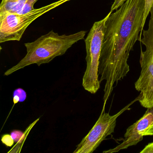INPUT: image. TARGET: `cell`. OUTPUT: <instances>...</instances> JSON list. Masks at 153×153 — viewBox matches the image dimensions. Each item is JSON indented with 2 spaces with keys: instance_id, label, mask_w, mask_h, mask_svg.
I'll return each mask as SVG.
<instances>
[{
  "instance_id": "10",
  "label": "cell",
  "mask_w": 153,
  "mask_h": 153,
  "mask_svg": "<svg viewBox=\"0 0 153 153\" xmlns=\"http://www.w3.org/2000/svg\"><path fill=\"white\" fill-rule=\"evenodd\" d=\"M38 1V0H27L21 10L19 11L17 14L23 15L33 11L35 9L34 5Z\"/></svg>"
},
{
  "instance_id": "7",
  "label": "cell",
  "mask_w": 153,
  "mask_h": 153,
  "mask_svg": "<svg viewBox=\"0 0 153 153\" xmlns=\"http://www.w3.org/2000/svg\"><path fill=\"white\" fill-rule=\"evenodd\" d=\"M153 123V106L147 108L143 116L127 129L124 139L121 143L113 149L103 151V153H113L136 146L142 140V133Z\"/></svg>"
},
{
  "instance_id": "3",
  "label": "cell",
  "mask_w": 153,
  "mask_h": 153,
  "mask_svg": "<svg viewBox=\"0 0 153 153\" xmlns=\"http://www.w3.org/2000/svg\"><path fill=\"white\" fill-rule=\"evenodd\" d=\"M148 28L143 30L139 41L145 45L146 50L140 51L141 71L135 83L136 90L140 92L138 101L145 108L153 106V6L150 10Z\"/></svg>"
},
{
  "instance_id": "16",
  "label": "cell",
  "mask_w": 153,
  "mask_h": 153,
  "mask_svg": "<svg viewBox=\"0 0 153 153\" xmlns=\"http://www.w3.org/2000/svg\"><path fill=\"white\" fill-rule=\"evenodd\" d=\"M142 136H153V123L147 129L142 133Z\"/></svg>"
},
{
  "instance_id": "5",
  "label": "cell",
  "mask_w": 153,
  "mask_h": 153,
  "mask_svg": "<svg viewBox=\"0 0 153 153\" xmlns=\"http://www.w3.org/2000/svg\"><path fill=\"white\" fill-rule=\"evenodd\" d=\"M69 1L59 0L23 15L7 13L0 15V43L20 41L27 28L36 19Z\"/></svg>"
},
{
  "instance_id": "12",
  "label": "cell",
  "mask_w": 153,
  "mask_h": 153,
  "mask_svg": "<svg viewBox=\"0 0 153 153\" xmlns=\"http://www.w3.org/2000/svg\"><path fill=\"white\" fill-rule=\"evenodd\" d=\"M13 95H16L19 98V102H24L27 98V94L25 91L22 88H18L14 90Z\"/></svg>"
},
{
  "instance_id": "9",
  "label": "cell",
  "mask_w": 153,
  "mask_h": 153,
  "mask_svg": "<svg viewBox=\"0 0 153 153\" xmlns=\"http://www.w3.org/2000/svg\"><path fill=\"white\" fill-rule=\"evenodd\" d=\"M39 119H40L38 118L37 120H36L34 122H33L32 124H30V126L27 128L26 131H25V132H24V135L22 136L21 139L17 142V143L16 145L15 146H14V147L12 149V150L9 151L8 153H10V152H11V153H14V152H16V153L19 152H19H20L21 149H22V147H23L24 142H25L26 139L27 137L28 133L30 132L31 129L34 126L36 123L38 121Z\"/></svg>"
},
{
  "instance_id": "1",
  "label": "cell",
  "mask_w": 153,
  "mask_h": 153,
  "mask_svg": "<svg viewBox=\"0 0 153 153\" xmlns=\"http://www.w3.org/2000/svg\"><path fill=\"white\" fill-rule=\"evenodd\" d=\"M145 0H126L105 23L99 60L100 83L105 80L103 108L119 81L130 71V53L142 36Z\"/></svg>"
},
{
  "instance_id": "8",
  "label": "cell",
  "mask_w": 153,
  "mask_h": 153,
  "mask_svg": "<svg viewBox=\"0 0 153 153\" xmlns=\"http://www.w3.org/2000/svg\"><path fill=\"white\" fill-rule=\"evenodd\" d=\"M27 0H2L0 5V15L6 13L17 14Z\"/></svg>"
},
{
  "instance_id": "15",
  "label": "cell",
  "mask_w": 153,
  "mask_h": 153,
  "mask_svg": "<svg viewBox=\"0 0 153 153\" xmlns=\"http://www.w3.org/2000/svg\"><path fill=\"white\" fill-rule=\"evenodd\" d=\"M126 1V0H114V2L111 7V12H113L114 10L118 9L123 3Z\"/></svg>"
},
{
  "instance_id": "2",
  "label": "cell",
  "mask_w": 153,
  "mask_h": 153,
  "mask_svg": "<svg viewBox=\"0 0 153 153\" xmlns=\"http://www.w3.org/2000/svg\"><path fill=\"white\" fill-rule=\"evenodd\" d=\"M86 32L80 31L69 35H59L51 30L34 42L26 43V55L16 65L7 70L4 76H9L32 64L40 66L49 63L57 56L65 54L73 45L84 39Z\"/></svg>"
},
{
  "instance_id": "4",
  "label": "cell",
  "mask_w": 153,
  "mask_h": 153,
  "mask_svg": "<svg viewBox=\"0 0 153 153\" xmlns=\"http://www.w3.org/2000/svg\"><path fill=\"white\" fill-rule=\"evenodd\" d=\"M110 12L104 18L95 22L85 39L86 69L82 79L85 90L92 94L97 92L100 87L98 75L99 60L103 41L105 23Z\"/></svg>"
},
{
  "instance_id": "6",
  "label": "cell",
  "mask_w": 153,
  "mask_h": 153,
  "mask_svg": "<svg viewBox=\"0 0 153 153\" xmlns=\"http://www.w3.org/2000/svg\"><path fill=\"white\" fill-rule=\"evenodd\" d=\"M138 101L137 97L113 115L105 112L102 109V113L94 127L88 134L83 138L77 146L74 153H92L100 146L106 137L114 132L117 119L125 111L130 110V106Z\"/></svg>"
},
{
  "instance_id": "13",
  "label": "cell",
  "mask_w": 153,
  "mask_h": 153,
  "mask_svg": "<svg viewBox=\"0 0 153 153\" xmlns=\"http://www.w3.org/2000/svg\"><path fill=\"white\" fill-rule=\"evenodd\" d=\"M1 140L2 143L8 147H10L13 146L15 141L11 135L8 134L2 135Z\"/></svg>"
},
{
  "instance_id": "11",
  "label": "cell",
  "mask_w": 153,
  "mask_h": 153,
  "mask_svg": "<svg viewBox=\"0 0 153 153\" xmlns=\"http://www.w3.org/2000/svg\"><path fill=\"white\" fill-rule=\"evenodd\" d=\"M153 6V0H145V9L142 21V29L143 30L147 18L150 13V10Z\"/></svg>"
},
{
  "instance_id": "14",
  "label": "cell",
  "mask_w": 153,
  "mask_h": 153,
  "mask_svg": "<svg viewBox=\"0 0 153 153\" xmlns=\"http://www.w3.org/2000/svg\"><path fill=\"white\" fill-rule=\"evenodd\" d=\"M24 134V132L21 131L16 130L12 131L10 133V135L14 139V141L17 142L21 139Z\"/></svg>"
}]
</instances>
